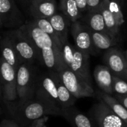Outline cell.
<instances>
[{"mask_svg": "<svg viewBox=\"0 0 127 127\" xmlns=\"http://www.w3.org/2000/svg\"><path fill=\"white\" fill-rule=\"evenodd\" d=\"M19 28L37 47L40 60L48 69L59 73L67 67L63 58L62 47L49 34L39 28L32 21L26 22Z\"/></svg>", "mask_w": 127, "mask_h": 127, "instance_id": "cell-1", "label": "cell"}, {"mask_svg": "<svg viewBox=\"0 0 127 127\" xmlns=\"http://www.w3.org/2000/svg\"><path fill=\"white\" fill-rule=\"evenodd\" d=\"M7 104L11 115L22 124L30 126L32 122L44 116L61 115V108L36 94L27 100Z\"/></svg>", "mask_w": 127, "mask_h": 127, "instance_id": "cell-2", "label": "cell"}, {"mask_svg": "<svg viewBox=\"0 0 127 127\" xmlns=\"http://www.w3.org/2000/svg\"><path fill=\"white\" fill-rule=\"evenodd\" d=\"M16 51L24 63L31 64L36 60H40V53L35 44L27 37L19 28L6 32Z\"/></svg>", "mask_w": 127, "mask_h": 127, "instance_id": "cell-3", "label": "cell"}, {"mask_svg": "<svg viewBox=\"0 0 127 127\" xmlns=\"http://www.w3.org/2000/svg\"><path fill=\"white\" fill-rule=\"evenodd\" d=\"M37 86V79L36 78L33 69L30 64L22 63L16 74V89L18 100L25 101L35 95Z\"/></svg>", "mask_w": 127, "mask_h": 127, "instance_id": "cell-4", "label": "cell"}, {"mask_svg": "<svg viewBox=\"0 0 127 127\" xmlns=\"http://www.w3.org/2000/svg\"><path fill=\"white\" fill-rule=\"evenodd\" d=\"M58 74L64 85L77 99L95 95L92 85L74 73L69 67H65Z\"/></svg>", "mask_w": 127, "mask_h": 127, "instance_id": "cell-5", "label": "cell"}, {"mask_svg": "<svg viewBox=\"0 0 127 127\" xmlns=\"http://www.w3.org/2000/svg\"><path fill=\"white\" fill-rule=\"evenodd\" d=\"M91 115L99 127H127V123L101 100L93 106Z\"/></svg>", "mask_w": 127, "mask_h": 127, "instance_id": "cell-6", "label": "cell"}, {"mask_svg": "<svg viewBox=\"0 0 127 127\" xmlns=\"http://www.w3.org/2000/svg\"><path fill=\"white\" fill-rule=\"evenodd\" d=\"M16 74L15 68L7 63L2 57L1 59V92L3 99L6 103L18 99L16 89Z\"/></svg>", "mask_w": 127, "mask_h": 127, "instance_id": "cell-7", "label": "cell"}, {"mask_svg": "<svg viewBox=\"0 0 127 127\" xmlns=\"http://www.w3.org/2000/svg\"><path fill=\"white\" fill-rule=\"evenodd\" d=\"M0 22L4 28H20L25 22V17L15 0H0Z\"/></svg>", "mask_w": 127, "mask_h": 127, "instance_id": "cell-8", "label": "cell"}, {"mask_svg": "<svg viewBox=\"0 0 127 127\" xmlns=\"http://www.w3.org/2000/svg\"><path fill=\"white\" fill-rule=\"evenodd\" d=\"M35 94L43 97L55 106L61 108L57 84L52 72L43 74L37 79V86Z\"/></svg>", "mask_w": 127, "mask_h": 127, "instance_id": "cell-9", "label": "cell"}, {"mask_svg": "<svg viewBox=\"0 0 127 127\" xmlns=\"http://www.w3.org/2000/svg\"><path fill=\"white\" fill-rule=\"evenodd\" d=\"M104 61L115 76L127 81V58L121 51L109 49L104 56Z\"/></svg>", "mask_w": 127, "mask_h": 127, "instance_id": "cell-10", "label": "cell"}, {"mask_svg": "<svg viewBox=\"0 0 127 127\" xmlns=\"http://www.w3.org/2000/svg\"><path fill=\"white\" fill-rule=\"evenodd\" d=\"M71 33L78 49L90 54L92 49L93 41L92 36V31L87 29L77 21L72 23Z\"/></svg>", "mask_w": 127, "mask_h": 127, "instance_id": "cell-11", "label": "cell"}, {"mask_svg": "<svg viewBox=\"0 0 127 127\" xmlns=\"http://www.w3.org/2000/svg\"><path fill=\"white\" fill-rule=\"evenodd\" d=\"M70 68L92 85L89 74V54L77 48H74V59Z\"/></svg>", "mask_w": 127, "mask_h": 127, "instance_id": "cell-12", "label": "cell"}, {"mask_svg": "<svg viewBox=\"0 0 127 127\" xmlns=\"http://www.w3.org/2000/svg\"><path fill=\"white\" fill-rule=\"evenodd\" d=\"M30 11L33 18L49 19L57 13L56 0H32Z\"/></svg>", "mask_w": 127, "mask_h": 127, "instance_id": "cell-13", "label": "cell"}, {"mask_svg": "<svg viewBox=\"0 0 127 127\" xmlns=\"http://www.w3.org/2000/svg\"><path fill=\"white\" fill-rule=\"evenodd\" d=\"M94 77L98 87L103 92L113 95L114 74L106 65H97L94 71Z\"/></svg>", "mask_w": 127, "mask_h": 127, "instance_id": "cell-14", "label": "cell"}, {"mask_svg": "<svg viewBox=\"0 0 127 127\" xmlns=\"http://www.w3.org/2000/svg\"><path fill=\"white\" fill-rule=\"evenodd\" d=\"M1 52H2L1 57L7 63H9L11 66H13L15 68V70L17 71L19 66L24 63L22 61L13 43L11 42L10 39L6 34V33L1 38Z\"/></svg>", "mask_w": 127, "mask_h": 127, "instance_id": "cell-15", "label": "cell"}, {"mask_svg": "<svg viewBox=\"0 0 127 127\" xmlns=\"http://www.w3.org/2000/svg\"><path fill=\"white\" fill-rule=\"evenodd\" d=\"M73 127H94L92 120L79 112L74 106L62 108L61 115Z\"/></svg>", "mask_w": 127, "mask_h": 127, "instance_id": "cell-16", "label": "cell"}, {"mask_svg": "<svg viewBox=\"0 0 127 127\" xmlns=\"http://www.w3.org/2000/svg\"><path fill=\"white\" fill-rule=\"evenodd\" d=\"M49 21L57 33L62 45L68 42V31L71 21L63 13L57 12L50 19Z\"/></svg>", "mask_w": 127, "mask_h": 127, "instance_id": "cell-17", "label": "cell"}, {"mask_svg": "<svg viewBox=\"0 0 127 127\" xmlns=\"http://www.w3.org/2000/svg\"><path fill=\"white\" fill-rule=\"evenodd\" d=\"M52 74L54 75V77L55 79V82L57 84L58 97H59L61 109L74 106V103L76 102L77 99L70 92V91L64 85L59 74L54 71H52Z\"/></svg>", "mask_w": 127, "mask_h": 127, "instance_id": "cell-18", "label": "cell"}, {"mask_svg": "<svg viewBox=\"0 0 127 127\" xmlns=\"http://www.w3.org/2000/svg\"><path fill=\"white\" fill-rule=\"evenodd\" d=\"M97 97L99 100H101L105 102L118 116H119L124 122L127 124V108L116 97H114L112 95L104 93L103 92H98Z\"/></svg>", "mask_w": 127, "mask_h": 127, "instance_id": "cell-19", "label": "cell"}, {"mask_svg": "<svg viewBox=\"0 0 127 127\" xmlns=\"http://www.w3.org/2000/svg\"><path fill=\"white\" fill-rule=\"evenodd\" d=\"M92 36L94 46L101 50H109L115 44V37L109 33L92 31Z\"/></svg>", "mask_w": 127, "mask_h": 127, "instance_id": "cell-20", "label": "cell"}, {"mask_svg": "<svg viewBox=\"0 0 127 127\" xmlns=\"http://www.w3.org/2000/svg\"><path fill=\"white\" fill-rule=\"evenodd\" d=\"M60 7L62 13L71 23L77 22L81 16V12L78 8L76 0H60Z\"/></svg>", "mask_w": 127, "mask_h": 127, "instance_id": "cell-21", "label": "cell"}, {"mask_svg": "<svg viewBox=\"0 0 127 127\" xmlns=\"http://www.w3.org/2000/svg\"><path fill=\"white\" fill-rule=\"evenodd\" d=\"M100 11L103 16L105 25H106V27L108 31L109 32V33L112 36L115 37L118 33L119 26L118 25L117 22L115 20V18L114 15L112 14V13L111 12V10L108 6L106 0H104L103 3L102 4L101 7L100 8Z\"/></svg>", "mask_w": 127, "mask_h": 127, "instance_id": "cell-22", "label": "cell"}, {"mask_svg": "<svg viewBox=\"0 0 127 127\" xmlns=\"http://www.w3.org/2000/svg\"><path fill=\"white\" fill-rule=\"evenodd\" d=\"M89 25L93 31L105 32L109 33L106 27L104 18L100 10L90 12V16L89 17Z\"/></svg>", "mask_w": 127, "mask_h": 127, "instance_id": "cell-23", "label": "cell"}, {"mask_svg": "<svg viewBox=\"0 0 127 127\" xmlns=\"http://www.w3.org/2000/svg\"><path fill=\"white\" fill-rule=\"evenodd\" d=\"M32 22L42 31L45 32L46 33L49 34L55 41V42L62 47V43L60 42V37L57 33L55 31L54 28H53L52 25L51 24L49 19H42V18H33Z\"/></svg>", "mask_w": 127, "mask_h": 127, "instance_id": "cell-24", "label": "cell"}, {"mask_svg": "<svg viewBox=\"0 0 127 127\" xmlns=\"http://www.w3.org/2000/svg\"><path fill=\"white\" fill-rule=\"evenodd\" d=\"M106 1L111 12L112 13V14L115 18L118 25L119 27L121 26L124 23L125 20L121 10V3L118 0H106Z\"/></svg>", "mask_w": 127, "mask_h": 127, "instance_id": "cell-25", "label": "cell"}, {"mask_svg": "<svg viewBox=\"0 0 127 127\" xmlns=\"http://www.w3.org/2000/svg\"><path fill=\"white\" fill-rule=\"evenodd\" d=\"M113 91L118 96L127 95V81L114 75L113 77Z\"/></svg>", "mask_w": 127, "mask_h": 127, "instance_id": "cell-26", "label": "cell"}, {"mask_svg": "<svg viewBox=\"0 0 127 127\" xmlns=\"http://www.w3.org/2000/svg\"><path fill=\"white\" fill-rule=\"evenodd\" d=\"M74 48L71 46L68 42L63 43L62 45V54L63 60L65 65L70 68L73 59H74Z\"/></svg>", "mask_w": 127, "mask_h": 127, "instance_id": "cell-27", "label": "cell"}, {"mask_svg": "<svg viewBox=\"0 0 127 127\" xmlns=\"http://www.w3.org/2000/svg\"><path fill=\"white\" fill-rule=\"evenodd\" d=\"M104 0H87L88 10L89 12L100 10Z\"/></svg>", "mask_w": 127, "mask_h": 127, "instance_id": "cell-28", "label": "cell"}, {"mask_svg": "<svg viewBox=\"0 0 127 127\" xmlns=\"http://www.w3.org/2000/svg\"><path fill=\"white\" fill-rule=\"evenodd\" d=\"M48 120V116H44L32 122L29 127H47L45 126V122H47Z\"/></svg>", "mask_w": 127, "mask_h": 127, "instance_id": "cell-29", "label": "cell"}, {"mask_svg": "<svg viewBox=\"0 0 127 127\" xmlns=\"http://www.w3.org/2000/svg\"><path fill=\"white\" fill-rule=\"evenodd\" d=\"M77 4L78 6L79 10L80 12H84L86 10H88V4L87 0H76Z\"/></svg>", "mask_w": 127, "mask_h": 127, "instance_id": "cell-30", "label": "cell"}, {"mask_svg": "<svg viewBox=\"0 0 127 127\" xmlns=\"http://www.w3.org/2000/svg\"><path fill=\"white\" fill-rule=\"evenodd\" d=\"M0 127H21L18 125V124L13 121L9 120H3L0 124Z\"/></svg>", "mask_w": 127, "mask_h": 127, "instance_id": "cell-31", "label": "cell"}, {"mask_svg": "<svg viewBox=\"0 0 127 127\" xmlns=\"http://www.w3.org/2000/svg\"><path fill=\"white\" fill-rule=\"evenodd\" d=\"M127 109V96H117L116 97Z\"/></svg>", "mask_w": 127, "mask_h": 127, "instance_id": "cell-32", "label": "cell"}, {"mask_svg": "<svg viewBox=\"0 0 127 127\" xmlns=\"http://www.w3.org/2000/svg\"><path fill=\"white\" fill-rule=\"evenodd\" d=\"M118 1H119L121 4V2H122V1H123V0H118Z\"/></svg>", "mask_w": 127, "mask_h": 127, "instance_id": "cell-33", "label": "cell"}, {"mask_svg": "<svg viewBox=\"0 0 127 127\" xmlns=\"http://www.w3.org/2000/svg\"><path fill=\"white\" fill-rule=\"evenodd\" d=\"M25 1H30V3H31V1H32V0H25Z\"/></svg>", "mask_w": 127, "mask_h": 127, "instance_id": "cell-34", "label": "cell"}, {"mask_svg": "<svg viewBox=\"0 0 127 127\" xmlns=\"http://www.w3.org/2000/svg\"><path fill=\"white\" fill-rule=\"evenodd\" d=\"M126 57H127V56H126Z\"/></svg>", "mask_w": 127, "mask_h": 127, "instance_id": "cell-35", "label": "cell"}]
</instances>
